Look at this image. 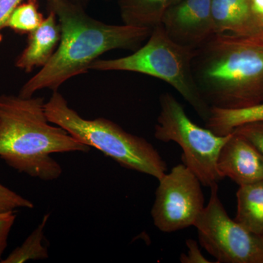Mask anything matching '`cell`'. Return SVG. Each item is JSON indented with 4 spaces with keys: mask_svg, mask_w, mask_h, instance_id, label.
I'll use <instances>...</instances> for the list:
<instances>
[{
    "mask_svg": "<svg viewBox=\"0 0 263 263\" xmlns=\"http://www.w3.org/2000/svg\"><path fill=\"white\" fill-rule=\"evenodd\" d=\"M48 5L61 26V40L50 61L22 86V98L44 89L57 91L69 79L87 72L105 52L136 51L152 33L149 28L103 23L87 14L84 7L66 0H48Z\"/></svg>",
    "mask_w": 263,
    "mask_h": 263,
    "instance_id": "1",
    "label": "cell"
},
{
    "mask_svg": "<svg viewBox=\"0 0 263 263\" xmlns=\"http://www.w3.org/2000/svg\"><path fill=\"white\" fill-rule=\"evenodd\" d=\"M192 70L211 108L263 103V30L248 35L215 33L195 51Z\"/></svg>",
    "mask_w": 263,
    "mask_h": 263,
    "instance_id": "2",
    "label": "cell"
},
{
    "mask_svg": "<svg viewBox=\"0 0 263 263\" xmlns=\"http://www.w3.org/2000/svg\"><path fill=\"white\" fill-rule=\"evenodd\" d=\"M44 105L43 98L0 96V157L21 174L50 181L62 174L52 154L88 152L90 147L51 125Z\"/></svg>",
    "mask_w": 263,
    "mask_h": 263,
    "instance_id": "3",
    "label": "cell"
},
{
    "mask_svg": "<svg viewBox=\"0 0 263 263\" xmlns=\"http://www.w3.org/2000/svg\"><path fill=\"white\" fill-rule=\"evenodd\" d=\"M44 108L51 124L63 128L77 141L100 151L122 167L158 180L167 173L165 162L145 138L127 133L105 118L84 119L58 91H53Z\"/></svg>",
    "mask_w": 263,
    "mask_h": 263,
    "instance_id": "4",
    "label": "cell"
},
{
    "mask_svg": "<svg viewBox=\"0 0 263 263\" xmlns=\"http://www.w3.org/2000/svg\"><path fill=\"white\" fill-rule=\"evenodd\" d=\"M195 51L173 41L162 24L152 29L146 43L133 54L93 62L90 70L127 71L152 76L164 81L206 121L211 107L202 98L193 78L192 62Z\"/></svg>",
    "mask_w": 263,
    "mask_h": 263,
    "instance_id": "5",
    "label": "cell"
},
{
    "mask_svg": "<svg viewBox=\"0 0 263 263\" xmlns=\"http://www.w3.org/2000/svg\"><path fill=\"white\" fill-rule=\"evenodd\" d=\"M160 112L155 127L159 141L175 142L183 150V164L193 171L202 185L210 187L221 180L218 173L219 152L230 134L218 136L189 118L181 103L171 93L160 97Z\"/></svg>",
    "mask_w": 263,
    "mask_h": 263,
    "instance_id": "6",
    "label": "cell"
},
{
    "mask_svg": "<svg viewBox=\"0 0 263 263\" xmlns=\"http://www.w3.org/2000/svg\"><path fill=\"white\" fill-rule=\"evenodd\" d=\"M210 188L209 201L194 226L199 243L217 262L263 263V234L231 219L219 199L218 183Z\"/></svg>",
    "mask_w": 263,
    "mask_h": 263,
    "instance_id": "7",
    "label": "cell"
},
{
    "mask_svg": "<svg viewBox=\"0 0 263 263\" xmlns=\"http://www.w3.org/2000/svg\"><path fill=\"white\" fill-rule=\"evenodd\" d=\"M158 181L151 212L156 228L174 233L195 226L205 209L200 180L183 163L174 166Z\"/></svg>",
    "mask_w": 263,
    "mask_h": 263,
    "instance_id": "8",
    "label": "cell"
},
{
    "mask_svg": "<svg viewBox=\"0 0 263 263\" xmlns=\"http://www.w3.org/2000/svg\"><path fill=\"white\" fill-rule=\"evenodd\" d=\"M161 24L173 41L193 51L215 34L211 0H181L170 5Z\"/></svg>",
    "mask_w": 263,
    "mask_h": 263,
    "instance_id": "9",
    "label": "cell"
},
{
    "mask_svg": "<svg viewBox=\"0 0 263 263\" xmlns=\"http://www.w3.org/2000/svg\"><path fill=\"white\" fill-rule=\"evenodd\" d=\"M216 166L221 179L228 177L238 186L263 180L262 153L233 132L219 152Z\"/></svg>",
    "mask_w": 263,
    "mask_h": 263,
    "instance_id": "10",
    "label": "cell"
},
{
    "mask_svg": "<svg viewBox=\"0 0 263 263\" xmlns=\"http://www.w3.org/2000/svg\"><path fill=\"white\" fill-rule=\"evenodd\" d=\"M211 12L215 33L248 35L263 30L252 0H211Z\"/></svg>",
    "mask_w": 263,
    "mask_h": 263,
    "instance_id": "11",
    "label": "cell"
},
{
    "mask_svg": "<svg viewBox=\"0 0 263 263\" xmlns=\"http://www.w3.org/2000/svg\"><path fill=\"white\" fill-rule=\"evenodd\" d=\"M29 34L27 46L15 62L18 68L27 72L35 67H44L57 51L62 31L56 14L49 10L42 24Z\"/></svg>",
    "mask_w": 263,
    "mask_h": 263,
    "instance_id": "12",
    "label": "cell"
},
{
    "mask_svg": "<svg viewBox=\"0 0 263 263\" xmlns=\"http://www.w3.org/2000/svg\"><path fill=\"white\" fill-rule=\"evenodd\" d=\"M235 220L252 233L263 234V180L239 186Z\"/></svg>",
    "mask_w": 263,
    "mask_h": 263,
    "instance_id": "13",
    "label": "cell"
},
{
    "mask_svg": "<svg viewBox=\"0 0 263 263\" xmlns=\"http://www.w3.org/2000/svg\"><path fill=\"white\" fill-rule=\"evenodd\" d=\"M172 0H118L124 24L153 29L162 23Z\"/></svg>",
    "mask_w": 263,
    "mask_h": 263,
    "instance_id": "14",
    "label": "cell"
},
{
    "mask_svg": "<svg viewBox=\"0 0 263 263\" xmlns=\"http://www.w3.org/2000/svg\"><path fill=\"white\" fill-rule=\"evenodd\" d=\"M254 122H263V103L243 108H211L205 121L208 129L221 136L230 134L243 124Z\"/></svg>",
    "mask_w": 263,
    "mask_h": 263,
    "instance_id": "15",
    "label": "cell"
},
{
    "mask_svg": "<svg viewBox=\"0 0 263 263\" xmlns=\"http://www.w3.org/2000/svg\"><path fill=\"white\" fill-rule=\"evenodd\" d=\"M50 214H45L43 220L35 230L27 237L20 247L15 248L5 259L0 263H23L29 260H41L48 258V249L43 245L44 228L49 218Z\"/></svg>",
    "mask_w": 263,
    "mask_h": 263,
    "instance_id": "16",
    "label": "cell"
},
{
    "mask_svg": "<svg viewBox=\"0 0 263 263\" xmlns=\"http://www.w3.org/2000/svg\"><path fill=\"white\" fill-rule=\"evenodd\" d=\"M43 20V15L38 10L37 0H27L15 8L5 27L17 32L29 33L37 29Z\"/></svg>",
    "mask_w": 263,
    "mask_h": 263,
    "instance_id": "17",
    "label": "cell"
},
{
    "mask_svg": "<svg viewBox=\"0 0 263 263\" xmlns=\"http://www.w3.org/2000/svg\"><path fill=\"white\" fill-rule=\"evenodd\" d=\"M33 208L34 204L30 200L0 183V212H11L18 209H32Z\"/></svg>",
    "mask_w": 263,
    "mask_h": 263,
    "instance_id": "18",
    "label": "cell"
},
{
    "mask_svg": "<svg viewBox=\"0 0 263 263\" xmlns=\"http://www.w3.org/2000/svg\"><path fill=\"white\" fill-rule=\"evenodd\" d=\"M233 132L250 141L263 155V122L243 124Z\"/></svg>",
    "mask_w": 263,
    "mask_h": 263,
    "instance_id": "19",
    "label": "cell"
},
{
    "mask_svg": "<svg viewBox=\"0 0 263 263\" xmlns=\"http://www.w3.org/2000/svg\"><path fill=\"white\" fill-rule=\"evenodd\" d=\"M16 218L15 211L0 212V261L8 246V235Z\"/></svg>",
    "mask_w": 263,
    "mask_h": 263,
    "instance_id": "20",
    "label": "cell"
},
{
    "mask_svg": "<svg viewBox=\"0 0 263 263\" xmlns=\"http://www.w3.org/2000/svg\"><path fill=\"white\" fill-rule=\"evenodd\" d=\"M186 245L188 248L187 253H182L180 256V261L182 263H210L212 261L204 257L198 243L193 239L186 240Z\"/></svg>",
    "mask_w": 263,
    "mask_h": 263,
    "instance_id": "21",
    "label": "cell"
},
{
    "mask_svg": "<svg viewBox=\"0 0 263 263\" xmlns=\"http://www.w3.org/2000/svg\"><path fill=\"white\" fill-rule=\"evenodd\" d=\"M23 2L24 0H0V30L5 28L10 15Z\"/></svg>",
    "mask_w": 263,
    "mask_h": 263,
    "instance_id": "22",
    "label": "cell"
},
{
    "mask_svg": "<svg viewBox=\"0 0 263 263\" xmlns=\"http://www.w3.org/2000/svg\"><path fill=\"white\" fill-rule=\"evenodd\" d=\"M254 13L263 19V0H252Z\"/></svg>",
    "mask_w": 263,
    "mask_h": 263,
    "instance_id": "23",
    "label": "cell"
},
{
    "mask_svg": "<svg viewBox=\"0 0 263 263\" xmlns=\"http://www.w3.org/2000/svg\"><path fill=\"white\" fill-rule=\"evenodd\" d=\"M66 1L70 2V3H74V4L81 5V6L85 8V6L89 3V0H66Z\"/></svg>",
    "mask_w": 263,
    "mask_h": 263,
    "instance_id": "24",
    "label": "cell"
},
{
    "mask_svg": "<svg viewBox=\"0 0 263 263\" xmlns=\"http://www.w3.org/2000/svg\"><path fill=\"white\" fill-rule=\"evenodd\" d=\"M181 0H172L171 1V5L176 4V3H179Z\"/></svg>",
    "mask_w": 263,
    "mask_h": 263,
    "instance_id": "25",
    "label": "cell"
}]
</instances>
